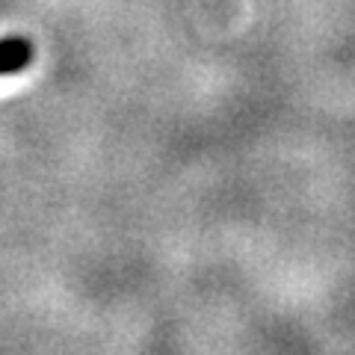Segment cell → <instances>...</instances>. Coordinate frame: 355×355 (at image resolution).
<instances>
[{
  "label": "cell",
  "mask_w": 355,
  "mask_h": 355,
  "mask_svg": "<svg viewBox=\"0 0 355 355\" xmlns=\"http://www.w3.org/2000/svg\"><path fill=\"white\" fill-rule=\"evenodd\" d=\"M30 62H33V42L30 39H21V36L0 39V77L27 69Z\"/></svg>",
  "instance_id": "6da1fadb"
}]
</instances>
